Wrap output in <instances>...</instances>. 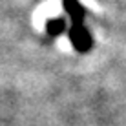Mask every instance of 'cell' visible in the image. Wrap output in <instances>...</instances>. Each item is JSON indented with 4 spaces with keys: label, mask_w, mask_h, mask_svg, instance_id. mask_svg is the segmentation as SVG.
<instances>
[{
    "label": "cell",
    "mask_w": 126,
    "mask_h": 126,
    "mask_svg": "<svg viewBox=\"0 0 126 126\" xmlns=\"http://www.w3.org/2000/svg\"><path fill=\"white\" fill-rule=\"evenodd\" d=\"M71 40H73V46L77 47V49L84 51L90 47V42H92V38H90L88 31L84 29V26L82 24H73L71 28Z\"/></svg>",
    "instance_id": "cell-1"
},
{
    "label": "cell",
    "mask_w": 126,
    "mask_h": 126,
    "mask_svg": "<svg viewBox=\"0 0 126 126\" xmlns=\"http://www.w3.org/2000/svg\"><path fill=\"white\" fill-rule=\"evenodd\" d=\"M64 28H66V24H64L62 18H53L49 24H47V31L53 33V35H59L64 31Z\"/></svg>",
    "instance_id": "cell-2"
}]
</instances>
